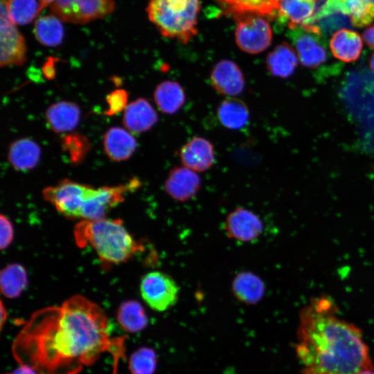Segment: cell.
Masks as SVG:
<instances>
[{"mask_svg":"<svg viewBox=\"0 0 374 374\" xmlns=\"http://www.w3.org/2000/svg\"><path fill=\"white\" fill-rule=\"evenodd\" d=\"M210 81L214 89L220 94L235 96L244 88V76L239 66L230 60H222L213 68Z\"/></svg>","mask_w":374,"mask_h":374,"instance_id":"14","label":"cell"},{"mask_svg":"<svg viewBox=\"0 0 374 374\" xmlns=\"http://www.w3.org/2000/svg\"><path fill=\"white\" fill-rule=\"evenodd\" d=\"M116 319L123 330L132 333L143 330L148 322L143 305L134 300L123 302L119 306Z\"/></svg>","mask_w":374,"mask_h":374,"instance_id":"28","label":"cell"},{"mask_svg":"<svg viewBox=\"0 0 374 374\" xmlns=\"http://www.w3.org/2000/svg\"><path fill=\"white\" fill-rule=\"evenodd\" d=\"M232 291L240 302L254 305L264 296L265 286L258 275L251 271H242L233 278Z\"/></svg>","mask_w":374,"mask_h":374,"instance_id":"24","label":"cell"},{"mask_svg":"<svg viewBox=\"0 0 374 374\" xmlns=\"http://www.w3.org/2000/svg\"><path fill=\"white\" fill-rule=\"evenodd\" d=\"M113 0H54L51 12L62 21L83 24L111 14Z\"/></svg>","mask_w":374,"mask_h":374,"instance_id":"7","label":"cell"},{"mask_svg":"<svg viewBox=\"0 0 374 374\" xmlns=\"http://www.w3.org/2000/svg\"><path fill=\"white\" fill-rule=\"evenodd\" d=\"M0 283L5 296L10 299L19 296L28 285L25 268L17 263L8 265L1 272Z\"/></svg>","mask_w":374,"mask_h":374,"instance_id":"30","label":"cell"},{"mask_svg":"<svg viewBox=\"0 0 374 374\" xmlns=\"http://www.w3.org/2000/svg\"><path fill=\"white\" fill-rule=\"evenodd\" d=\"M0 247L1 249H5L13 240L14 231L10 220L3 214L0 217Z\"/></svg>","mask_w":374,"mask_h":374,"instance_id":"36","label":"cell"},{"mask_svg":"<svg viewBox=\"0 0 374 374\" xmlns=\"http://www.w3.org/2000/svg\"><path fill=\"white\" fill-rule=\"evenodd\" d=\"M199 8V0H150L147 12L163 36L186 44L197 34Z\"/></svg>","mask_w":374,"mask_h":374,"instance_id":"4","label":"cell"},{"mask_svg":"<svg viewBox=\"0 0 374 374\" xmlns=\"http://www.w3.org/2000/svg\"><path fill=\"white\" fill-rule=\"evenodd\" d=\"M6 318H7V312L3 306V303L1 302V328L6 320Z\"/></svg>","mask_w":374,"mask_h":374,"instance_id":"40","label":"cell"},{"mask_svg":"<svg viewBox=\"0 0 374 374\" xmlns=\"http://www.w3.org/2000/svg\"><path fill=\"white\" fill-rule=\"evenodd\" d=\"M370 66L372 70V71L374 73V53L371 55V60H370Z\"/></svg>","mask_w":374,"mask_h":374,"instance_id":"43","label":"cell"},{"mask_svg":"<svg viewBox=\"0 0 374 374\" xmlns=\"http://www.w3.org/2000/svg\"><path fill=\"white\" fill-rule=\"evenodd\" d=\"M225 14L236 15L253 14L273 18L281 0H216Z\"/></svg>","mask_w":374,"mask_h":374,"instance_id":"21","label":"cell"},{"mask_svg":"<svg viewBox=\"0 0 374 374\" xmlns=\"http://www.w3.org/2000/svg\"><path fill=\"white\" fill-rule=\"evenodd\" d=\"M92 189V186L66 179L45 188L43 196L64 217L81 219L83 206Z\"/></svg>","mask_w":374,"mask_h":374,"instance_id":"5","label":"cell"},{"mask_svg":"<svg viewBox=\"0 0 374 374\" xmlns=\"http://www.w3.org/2000/svg\"><path fill=\"white\" fill-rule=\"evenodd\" d=\"M41 149L39 145L29 138H22L12 142L8 149V159L17 170L27 172L39 163Z\"/></svg>","mask_w":374,"mask_h":374,"instance_id":"20","label":"cell"},{"mask_svg":"<svg viewBox=\"0 0 374 374\" xmlns=\"http://www.w3.org/2000/svg\"><path fill=\"white\" fill-rule=\"evenodd\" d=\"M8 8L16 25L30 23L42 11L39 0H8Z\"/></svg>","mask_w":374,"mask_h":374,"instance_id":"31","label":"cell"},{"mask_svg":"<svg viewBox=\"0 0 374 374\" xmlns=\"http://www.w3.org/2000/svg\"><path fill=\"white\" fill-rule=\"evenodd\" d=\"M61 147L72 163H80L91 146L85 136L79 132H71L62 137Z\"/></svg>","mask_w":374,"mask_h":374,"instance_id":"32","label":"cell"},{"mask_svg":"<svg viewBox=\"0 0 374 374\" xmlns=\"http://www.w3.org/2000/svg\"><path fill=\"white\" fill-rule=\"evenodd\" d=\"M356 374H374V368H366L362 370Z\"/></svg>","mask_w":374,"mask_h":374,"instance_id":"42","label":"cell"},{"mask_svg":"<svg viewBox=\"0 0 374 374\" xmlns=\"http://www.w3.org/2000/svg\"><path fill=\"white\" fill-rule=\"evenodd\" d=\"M54 0H39V3H40V5H41V10H42L43 8H44L45 7H46L48 5H51V3Z\"/></svg>","mask_w":374,"mask_h":374,"instance_id":"41","label":"cell"},{"mask_svg":"<svg viewBox=\"0 0 374 374\" xmlns=\"http://www.w3.org/2000/svg\"><path fill=\"white\" fill-rule=\"evenodd\" d=\"M54 63L55 60L53 58H50L44 63L43 66V73L48 79H52L55 75Z\"/></svg>","mask_w":374,"mask_h":374,"instance_id":"37","label":"cell"},{"mask_svg":"<svg viewBox=\"0 0 374 374\" xmlns=\"http://www.w3.org/2000/svg\"><path fill=\"white\" fill-rule=\"evenodd\" d=\"M45 118L49 128L56 133L73 130L80 118V109L77 104L60 101L52 104L46 111Z\"/></svg>","mask_w":374,"mask_h":374,"instance_id":"18","label":"cell"},{"mask_svg":"<svg viewBox=\"0 0 374 374\" xmlns=\"http://www.w3.org/2000/svg\"><path fill=\"white\" fill-rule=\"evenodd\" d=\"M127 100L128 94L125 90L121 89L114 90L106 98L107 109L105 114L112 116L124 111L128 105Z\"/></svg>","mask_w":374,"mask_h":374,"instance_id":"35","label":"cell"},{"mask_svg":"<svg viewBox=\"0 0 374 374\" xmlns=\"http://www.w3.org/2000/svg\"><path fill=\"white\" fill-rule=\"evenodd\" d=\"M154 99L161 112L172 114L184 105L186 96L184 89L177 82L166 80L157 86Z\"/></svg>","mask_w":374,"mask_h":374,"instance_id":"26","label":"cell"},{"mask_svg":"<svg viewBox=\"0 0 374 374\" xmlns=\"http://www.w3.org/2000/svg\"><path fill=\"white\" fill-rule=\"evenodd\" d=\"M125 339L113 337L106 314L96 303L75 295L60 306L34 312L12 345L20 365L38 374H78L109 352L115 368L125 357Z\"/></svg>","mask_w":374,"mask_h":374,"instance_id":"1","label":"cell"},{"mask_svg":"<svg viewBox=\"0 0 374 374\" xmlns=\"http://www.w3.org/2000/svg\"><path fill=\"white\" fill-rule=\"evenodd\" d=\"M315 8L314 0H281L277 14L280 21L292 30L306 24L314 15Z\"/></svg>","mask_w":374,"mask_h":374,"instance_id":"23","label":"cell"},{"mask_svg":"<svg viewBox=\"0 0 374 374\" xmlns=\"http://www.w3.org/2000/svg\"><path fill=\"white\" fill-rule=\"evenodd\" d=\"M362 37L365 43L374 49V24L364 30Z\"/></svg>","mask_w":374,"mask_h":374,"instance_id":"38","label":"cell"},{"mask_svg":"<svg viewBox=\"0 0 374 374\" xmlns=\"http://www.w3.org/2000/svg\"><path fill=\"white\" fill-rule=\"evenodd\" d=\"M290 30L297 55L303 66L315 68L326 60L323 36L316 26L305 24Z\"/></svg>","mask_w":374,"mask_h":374,"instance_id":"11","label":"cell"},{"mask_svg":"<svg viewBox=\"0 0 374 374\" xmlns=\"http://www.w3.org/2000/svg\"><path fill=\"white\" fill-rule=\"evenodd\" d=\"M295 348L303 374H356L374 368L362 331L339 317L327 297L313 299L301 311Z\"/></svg>","mask_w":374,"mask_h":374,"instance_id":"2","label":"cell"},{"mask_svg":"<svg viewBox=\"0 0 374 374\" xmlns=\"http://www.w3.org/2000/svg\"><path fill=\"white\" fill-rule=\"evenodd\" d=\"M217 116L220 123L225 127L239 130L249 122V111L244 101L230 97L220 103Z\"/></svg>","mask_w":374,"mask_h":374,"instance_id":"27","label":"cell"},{"mask_svg":"<svg viewBox=\"0 0 374 374\" xmlns=\"http://www.w3.org/2000/svg\"><path fill=\"white\" fill-rule=\"evenodd\" d=\"M157 364L155 351L150 348L141 347L130 355L129 368L132 374H154Z\"/></svg>","mask_w":374,"mask_h":374,"instance_id":"33","label":"cell"},{"mask_svg":"<svg viewBox=\"0 0 374 374\" xmlns=\"http://www.w3.org/2000/svg\"><path fill=\"white\" fill-rule=\"evenodd\" d=\"M262 229L263 224L258 215L240 207L228 215L224 224V230L227 236L241 242L256 240Z\"/></svg>","mask_w":374,"mask_h":374,"instance_id":"12","label":"cell"},{"mask_svg":"<svg viewBox=\"0 0 374 374\" xmlns=\"http://www.w3.org/2000/svg\"><path fill=\"white\" fill-rule=\"evenodd\" d=\"M140 292L150 308L163 312L176 304L179 288L170 276L162 271H154L146 274L142 278Z\"/></svg>","mask_w":374,"mask_h":374,"instance_id":"8","label":"cell"},{"mask_svg":"<svg viewBox=\"0 0 374 374\" xmlns=\"http://www.w3.org/2000/svg\"><path fill=\"white\" fill-rule=\"evenodd\" d=\"M306 24L316 26L323 37L333 30L353 27L346 0H326Z\"/></svg>","mask_w":374,"mask_h":374,"instance_id":"13","label":"cell"},{"mask_svg":"<svg viewBox=\"0 0 374 374\" xmlns=\"http://www.w3.org/2000/svg\"><path fill=\"white\" fill-rule=\"evenodd\" d=\"M0 24L1 66L23 65L26 61V44L24 36L10 16L8 0H1Z\"/></svg>","mask_w":374,"mask_h":374,"instance_id":"9","label":"cell"},{"mask_svg":"<svg viewBox=\"0 0 374 374\" xmlns=\"http://www.w3.org/2000/svg\"><path fill=\"white\" fill-rule=\"evenodd\" d=\"M200 186L199 175L185 166H177L170 170L164 184L168 195L179 202H186L193 198L199 191Z\"/></svg>","mask_w":374,"mask_h":374,"instance_id":"15","label":"cell"},{"mask_svg":"<svg viewBox=\"0 0 374 374\" xmlns=\"http://www.w3.org/2000/svg\"><path fill=\"white\" fill-rule=\"evenodd\" d=\"M298 65V55L292 46L284 42L276 46L267 56L266 66L276 77L288 78Z\"/></svg>","mask_w":374,"mask_h":374,"instance_id":"25","label":"cell"},{"mask_svg":"<svg viewBox=\"0 0 374 374\" xmlns=\"http://www.w3.org/2000/svg\"><path fill=\"white\" fill-rule=\"evenodd\" d=\"M139 186V181L132 179L128 183L116 186L93 188L82 210V220H97L105 218L107 212L121 203L129 192Z\"/></svg>","mask_w":374,"mask_h":374,"instance_id":"10","label":"cell"},{"mask_svg":"<svg viewBox=\"0 0 374 374\" xmlns=\"http://www.w3.org/2000/svg\"><path fill=\"white\" fill-rule=\"evenodd\" d=\"M61 21L53 14L38 18L33 29L37 40L46 46L55 47L60 44L64 37V28Z\"/></svg>","mask_w":374,"mask_h":374,"instance_id":"29","label":"cell"},{"mask_svg":"<svg viewBox=\"0 0 374 374\" xmlns=\"http://www.w3.org/2000/svg\"><path fill=\"white\" fill-rule=\"evenodd\" d=\"M265 18L253 14L233 17L237 24L235 42L242 51L258 54L269 46L272 40V30Z\"/></svg>","mask_w":374,"mask_h":374,"instance_id":"6","label":"cell"},{"mask_svg":"<svg viewBox=\"0 0 374 374\" xmlns=\"http://www.w3.org/2000/svg\"><path fill=\"white\" fill-rule=\"evenodd\" d=\"M157 112L145 98L129 103L123 111V123L130 132L139 134L150 130L157 122Z\"/></svg>","mask_w":374,"mask_h":374,"instance_id":"17","label":"cell"},{"mask_svg":"<svg viewBox=\"0 0 374 374\" xmlns=\"http://www.w3.org/2000/svg\"><path fill=\"white\" fill-rule=\"evenodd\" d=\"M6 374H38V373L34 369H33L32 368L28 366L20 365L19 367Z\"/></svg>","mask_w":374,"mask_h":374,"instance_id":"39","label":"cell"},{"mask_svg":"<svg viewBox=\"0 0 374 374\" xmlns=\"http://www.w3.org/2000/svg\"><path fill=\"white\" fill-rule=\"evenodd\" d=\"M316 3H321V2H325L326 0H314Z\"/></svg>","mask_w":374,"mask_h":374,"instance_id":"44","label":"cell"},{"mask_svg":"<svg viewBox=\"0 0 374 374\" xmlns=\"http://www.w3.org/2000/svg\"><path fill=\"white\" fill-rule=\"evenodd\" d=\"M74 237L79 247L90 245L105 265L126 262L143 249L120 219L82 220Z\"/></svg>","mask_w":374,"mask_h":374,"instance_id":"3","label":"cell"},{"mask_svg":"<svg viewBox=\"0 0 374 374\" xmlns=\"http://www.w3.org/2000/svg\"><path fill=\"white\" fill-rule=\"evenodd\" d=\"M103 147L111 160L123 161L133 154L136 148V141L129 131L122 127H113L104 135Z\"/></svg>","mask_w":374,"mask_h":374,"instance_id":"19","label":"cell"},{"mask_svg":"<svg viewBox=\"0 0 374 374\" xmlns=\"http://www.w3.org/2000/svg\"><path fill=\"white\" fill-rule=\"evenodd\" d=\"M353 26L362 28L374 21V9L371 0H346Z\"/></svg>","mask_w":374,"mask_h":374,"instance_id":"34","label":"cell"},{"mask_svg":"<svg viewBox=\"0 0 374 374\" xmlns=\"http://www.w3.org/2000/svg\"><path fill=\"white\" fill-rule=\"evenodd\" d=\"M371 1L372 4H373V9H374V0H371Z\"/></svg>","mask_w":374,"mask_h":374,"instance_id":"45","label":"cell"},{"mask_svg":"<svg viewBox=\"0 0 374 374\" xmlns=\"http://www.w3.org/2000/svg\"><path fill=\"white\" fill-rule=\"evenodd\" d=\"M179 157L185 167L195 172H203L214 163V147L206 139L195 136L181 147Z\"/></svg>","mask_w":374,"mask_h":374,"instance_id":"16","label":"cell"},{"mask_svg":"<svg viewBox=\"0 0 374 374\" xmlns=\"http://www.w3.org/2000/svg\"><path fill=\"white\" fill-rule=\"evenodd\" d=\"M363 47L362 39L355 31L343 28L331 37L330 48L336 58L351 62L358 59Z\"/></svg>","mask_w":374,"mask_h":374,"instance_id":"22","label":"cell"}]
</instances>
